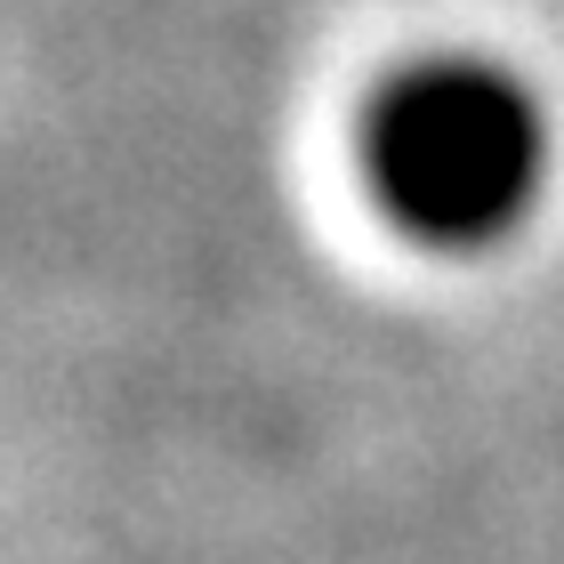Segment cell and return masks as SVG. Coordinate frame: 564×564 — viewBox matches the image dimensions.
Wrapping results in <instances>:
<instances>
[{
    "label": "cell",
    "instance_id": "6da1fadb",
    "mask_svg": "<svg viewBox=\"0 0 564 564\" xmlns=\"http://www.w3.org/2000/svg\"><path fill=\"white\" fill-rule=\"evenodd\" d=\"M371 194L412 242H508L549 186V113L492 57H420L364 113Z\"/></svg>",
    "mask_w": 564,
    "mask_h": 564
}]
</instances>
